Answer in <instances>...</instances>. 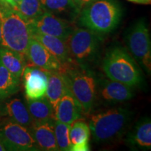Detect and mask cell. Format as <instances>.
Segmentation results:
<instances>
[{"mask_svg":"<svg viewBox=\"0 0 151 151\" xmlns=\"http://www.w3.org/2000/svg\"><path fill=\"white\" fill-rule=\"evenodd\" d=\"M69 127H70L69 124L63 123L56 120L55 121V135L56 143L59 150H70V141L69 137Z\"/></svg>","mask_w":151,"mask_h":151,"instance_id":"25","label":"cell"},{"mask_svg":"<svg viewBox=\"0 0 151 151\" xmlns=\"http://www.w3.org/2000/svg\"><path fill=\"white\" fill-rule=\"evenodd\" d=\"M60 71L65 75L69 91L80 105L82 113H90L97 96V81L93 73L73 61L62 65Z\"/></svg>","mask_w":151,"mask_h":151,"instance_id":"4","label":"cell"},{"mask_svg":"<svg viewBox=\"0 0 151 151\" xmlns=\"http://www.w3.org/2000/svg\"><path fill=\"white\" fill-rule=\"evenodd\" d=\"M102 69L109 79L130 87L143 83L141 69L127 50L120 46L109 49L102 62Z\"/></svg>","mask_w":151,"mask_h":151,"instance_id":"5","label":"cell"},{"mask_svg":"<svg viewBox=\"0 0 151 151\" xmlns=\"http://www.w3.org/2000/svg\"><path fill=\"white\" fill-rule=\"evenodd\" d=\"M27 107L35 121L55 120L54 110L46 96L37 99H27Z\"/></svg>","mask_w":151,"mask_h":151,"instance_id":"21","label":"cell"},{"mask_svg":"<svg viewBox=\"0 0 151 151\" xmlns=\"http://www.w3.org/2000/svg\"><path fill=\"white\" fill-rule=\"evenodd\" d=\"M25 56L34 66L48 71H60L62 65L41 43L32 38Z\"/></svg>","mask_w":151,"mask_h":151,"instance_id":"11","label":"cell"},{"mask_svg":"<svg viewBox=\"0 0 151 151\" xmlns=\"http://www.w3.org/2000/svg\"><path fill=\"white\" fill-rule=\"evenodd\" d=\"M0 3L3 4H6L7 6L11 7L12 6V2H11V0H0Z\"/></svg>","mask_w":151,"mask_h":151,"instance_id":"28","label":"cell"},{"mask_svg":"<svg viewBox=\"0 0 151 151\" xmlns=\"http://www.w3.org/2000/svg\"><path fill=\"white\" fill-rule=\"evenodd\" d=\"M68 92L69 89L65 75L60 71H49L45 95L52 105L54 113L60 99Z\"/></svg>","mask_w":151,"mask_h":151,"instance_id":"16","label":"cell"},{"mask_svg":"<svg viewBox=\"0 0 151 151\" xmlns=\"http://www.w3.org/2000/svg\"><path fill=\"white\" fill-rule=\"evenodd\" d=\"M0 140L6 150H39L29 129L9 119L0 123Z\"/></svg>","mask_w":151,"mask_h":151,"instance_id":"8","label":"cell"},{"mask_svg":"<svg viewBox=\"0 0 151 151\" xmlns=\"http://www.w3.org/2000/svg\"><path fill=\"white\" fill-rule=\"evenodd\" d=\"M73 1L76 4V5L78 6L81 10V9H83L84 6L89 4L93 2L95 0H73Z\"/></svg>","mask_w":151,"mask_h":151,"instance_id":"26","label":"cell"},{"mask_svg":"<svg viewBox=\"0 0 151 151\" xmlns=\"http://www.w3.org/2000/svg\"><path fill=\"white\" fill-rule=\"evenodd\" d=\"M20 78L6 68L0 61V99L11 97L19 90Z\"/></svg>","mask_w":151,"mask_h":151,"instance_id":"23","label":"cell"},{"mask_svg":"<svg viewBox=\"0 0 151 151\" xmlns=\"http://www.w3.org/2000/svg\"><path fill=\"white\" fill-rule=\"evenodd\" d=\"M148 1H149V2H150V1H151V0H148Z\"/></svg>","mask_w":151,"mask_h":151,"instance_id":"32","label":"cell"},{"mask_svg":"<svg viewBox=\"0 0 151 151\" xmlns=\"http://www.w3.org/2000/svg\"><path fill=\"white\" fill-rule=\"evenodd\" d=\"M14 10L28 20H33L46 11L40 0H21Z\"/></svg>","mask_w":151,"mask_h":151,"instance_id":"24","label":"cell"},{"mask_svg":"<svg viewBox=\"0 0 151 151\" xmlns=\"http://www.w3.org/2000/svg\"><path fill=\"white\" fill-rule=\"evenodd\" d=\"M5 150H6L5 147H4V146L2 142H1V140H0V151H5Z\"/></svg>","mask_w":151,"mask_h":151,"instance_id":"30","label":"cell"},{"mask_svg":"<svg viewBox=\"0 0 151 151\" xmlns=\"http://www.w3.org/2000/svg\"><path fill=\"white\" fill-rule=\"evenodd\" d=\"M127 141L134 148L142 150L151 148V122L149 118L139 120L129 134Z\"/></svg>","mask_w":151,"mask_h":151,"instance_id":"19","label":"cell"},{"mask_svg":"<svg viewBox=\"0 0 151 151\" xmlns=\"http://www.w3.org/2000/svg\"><path fill=\"white\" fill-rule=\"evenodd\" d=\"M29 21L32 32L54 36L65 41L73 30L70 22L48 11Z\"/></svg>","mask_w":151,"mask_h":151,"instance_id":"9","label":"cell"},{"mask_svg":"<svg viewBox=\"0 0 151 151\" xmlns=\"http://www.w3.org/2000/svg\"><path fill=\"white\" fill-rule=\"evenodd\" d=\"M1 22V46L8 48L25 55L32 39L29 21L9 6L0 3Z\"/></svg>","mask_w":151,"mask_h":151,"instance_id":"3","label":"cell"},{"mask_svg":"<svg viewBox=\"0 0 151 151\" xmlns=\"http://www.w3.org/2000/svg\"><path fill=\"white\" fill-rule=\"evenodd\" d=\"M122 17V9L115 0H95L81 9L78 17L81 27L97 35L113 32Z\"/></svg>","mask_w":151,"mask_h":151,"instance_id":"2","label":"cell"},{"mask_svg":"<svg viewBox=\"0 0 151 151\" xmlns=\"http://www.w3.org/2000/svg\"><path fill=\"white\" fill-rule=\"evenodd\" d=\"M82 110L70 91L66 93L57 106L55 111L56 120L70 124L81 118Z\"/></svg>","mask_w":151,"mask_h":151,"instance_id":"15","label":"cell"},{"mask_svg":"<svg viewBox=\"0 0 151 151\" xmlns=\"http://www.w3.org/2000/svg\"><path fill=\"white\" fill-rule=\"evenodd\" d=\"M55 121H35L29 129L38 148L46 151L59 150L55 135Z\"/></svg>","mask_w":151,"mask_h":151,"instance_id":"12","label":"cell"},{"mask_svg":"<svg viewBox=\"0 0 151 151\" xmlns=\"http://www.w3.org/2000/svg\"><path fill=\"white\" fill-rule=\"evenodd\" d=\"M128 1L137 4H150L148 0H128Z\"/></svg>","mask_w":151,"mask_h":151,"instance_id":"27","label":"cell"},{"mask_svg":"<svg viewBox=\"0 0 151 151\" xmlns=\"http://www.w3.org/2000/svg\"><path fill=\"white\" fill-rule=\"evenodd\" d=\"M127 49L132 58L147 74L151 72V43L149 29L144 19L135 22L126 35Z\"/></svg>","mask_w":151,"mask_h":151,"instance_id":"7","label":"cell"},{"mask_svg":"<svg viewBox=\"0 0 151 151\" xmlns=\"http://www.w3.org/2000/svg\"><path fill=\"white\" fill-rule=\"evenodd\" d=\"M32 38L41 43L50 53L53 55L62 65L72 62L67 41L60 38L44 34L32 32Z\"/></svg>","mask_w":151,"mask_h":151,"instance_id":"13","label":"cell"},{"mask_svg":"<svg viewBox=\"0 0 151 151\" xmlns=\"http://www.w3.org/2000/svg\"><path fill=\"white\" fill-rule=\"evenodd\" d=\"M90 131L88 124L83 120H75L70 124L69 132L71 151L89 150Z\"/></svg>","mask_w":151,"mask_h":151,"instance_id":"20","label":"cell"},{"mask_svg":"<svg viewBox=\"0 0 151 151\" xmlns=\"http://www.w3.org/2000/svg\"><path fill=\"white\" fill-rule=\"evenodd\" d=\"M1 36H2V34H1V20H0V43L1 41Z\"/></svg>","mask_w":151,"mask_h":151,"instance_id":"31","label":"cell"},{"mask_svg":"<svg viewBox=\"0 0 151 151\" xmlns=\"http://www.w3.org/2000/svg\"><path fill=\"white\" fill-rule=\"evenodd\" d=\"M49 71L36 66H26L22 76L27 99H37L45 96Z\"/></svg>","mask_w":151,"mask_h":151,"instance_id":"10","label":"cell"},{"mask_svg":"<svg viewBox=\"0 0 151 151\" xmlns=\"http://www.w3.org/2000/svg\"><path fill=\"white\" fill-rule=\"evenodd\" d=\"M45 11L71 22L78 18L81 9L73 0H40Z\"/></svg>","mask_w":151,"mask_h":151,"instance_id":"18","label":"cell"},{"mask_svg":"<svg viewBox=\"0 0 151 151\" xmlns=\"http://www.w3.org/2000/svg\"><path fill=\"white\" fill-rule=\"evenodd\" d=\"M100 94L101 99L112 103L122 102L134 97L132 87L111 79L104 81L101 86Z\"/></svg>","mask_w":151,"mask_h":151,"instance_id":"14","label":"cell"},{"mask_svg":"<svg viewBox=\"0 0 151 151\" xmlns=\"http://www.w3.org/2000/svg\"><path fill=\"white\" fill-rule=\"evenodd\" d=\"M21 1V0H11V2H12V6H11V8L15 9L16 8L17 5L18 4V3L20 2V1Z\"/></svg>","mask_w":151,"mask_h":151,"instance_id":"29","label":"cell"},{"mask_svg":"<svg viewBox=\"0 0 151 151\" xmlns=\"http://www.w3.org/2000/svg\"><path fill=\"white\" fill-rule=\"evenodd\" d=\"M133 113L124 107L102 111L90 117L89 128L97 143L112 142L125 132L131 122Z\"/></svg>","mask_w":151,"mask_h":151,"instance_id":"1","label":"cell"},{"mask_svg":"<svg viewBox=\"0 0 151 151\" xmlns=\"http://www.w3.org/2000/svg\"><path fill=\"white\" fill-rule=\"evenodd\" d=\"M0 114L8 117L9 120L21 124L29 129L33 119L27 107L20 99H12L0 107Z\"/></svg>","mask_w":151,"mask_h":151,"instance_id":"17","label":"cell"},{"mask_svg":"<svg viewBox=\"0 0 151 151\" xmlns=\"http://www.w3.org/2000/svg\"><path fill=\"white\" fill-rule=\"evenodd\" d=\"M0 61L9 71L20 78L26 67L25 55L11 49L1 46Z\"/></svg>","mask_w":151,"mask_h":151,"instance_id":"22","label":"cell"},{"mask_svg":"<svg viewBox=\"0 0 151 151\" xmlns=\"http://www.w3.org/2000/svg\"><path fill=\"white\" fill-rule=\"evenodd\" d=\"M67 43L71 60L86 67L97 58L99 48V39L97 33L87 28L73 29Z\"/></svg>","mask_w":151,"mask_h":151,"instance_id":"6","label":"cell"}]
</instances>
